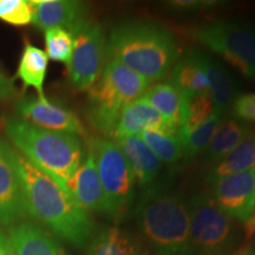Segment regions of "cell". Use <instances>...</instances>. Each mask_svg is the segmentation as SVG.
<instances>
[{
	"instance_id": "cell-7",
	"label": "cell",
	"mask_w": 255,
	"mask_h": 255,
	"mask_svg": "<svg viewBox=\"0 0 255 255\" xmlns=\"http://www.w3.org/2000/svg\"><path fill=\"white\" fill-rule=\"evenodd\" d=\"M188 210L190 218L189 253L227 254L238 239L234 220L223 213L207 193H199L191 197Z\"/></svg>"
},
{
	"instance_id": "cell-18",
	"label": "cell",
	"mask_w": 255,
	"mask_h": 255,
	"mask_svg": "<svg viewBox=\"0 0 255 255\" xmlns=\"http://www.w3.org/2000/svg\"><path fill=\"white\" fill-rule=\"evenodd\" d=\"M169 83L173 84L183 97L209 95V83L202 62V52L190 50L183 58L178 59L171 69Z\"/></svg>"
},
{
	"instance_id": "cell-36",
	"label": "cell",
	"mask_w": 255,
	"mask_h": 255,
	"mask_svg": "<svg viewBox=\"0 0 255 255\" xmlns=\"http://www.w3.org/2000/svg\"><path fill=\"white\" fill-rule=\"evenodd\" d=\"M253 181H254V191H255V167L253 168Z\"/></svg>"
},
{
	"instance_id": "cell-9",
	"label": "cell",
	"mask_w": 255,
	"mask_h": 255,
	"mask_svg": "<svg viewBox=\"0 0 255 255\" xmlns=\"http://www.w3.org/2000/svg\"><path fill=\"white\" fill-rule=\"evenodd\" d=\"M75 46L68 65L69 81L79 91H89L101 77L108 59L104 27L90 19L72 33Z\"/></svg>"
},
{
	"instance_id": "cell-6",
	"label": "cell",
	"mask_w": 255,
	"mask_h": 255,
	"mask_svg": "<svg viewBox=\"0 0 255 255\" xmlns=\"http://www.w3.org/2000/svg\"><path fill=\"white\" fill-rule=\"evenodd\" d=\"M191 39L218 53L245 77L255 81V25L215 20L187 30Z\"/></svg>"
},
{
	"instance_id": "cell-21",
	"label": "cell",
	"mask_w": 255,
	"mask_h": 255,
	"mask_svg": "<svg viewBox=\"0 0 255 255\" xmlns=\"http://www.w3.org/2000/svg\"><path fill=\"white\" fill-rule=\"evenodd\" d=\"M253 130L252 124L238 119H223L206 149V159L215 164L234 150Z\"/></svg>"
},
{
	"instance_id": "cell-35",
	"label": "cell",
	"mask_w": 255,
	"mask_h": 255,
	"mask_svg": "<svg viewBox=\"0 0 255 255\" xmlns=\"http://www.w3.org/2000/svg\"><path fill=\"white\" fill-rule=\"evenodd\" d=\"M229 255H255V251L251 244H246Z\"/></svg>"
},
{
	"instance_id": "cell-11",
	"label": "cell",
	"mask_w": 255,
	"mask_h": 255,
	"mask_svg": "<svg viewBox=\"0 0 255 255\" xmlns=\"http://www.w3.org/2000/svg\"><path fill=\"white\" fill-rule=\"evenodd\" d=\"M19 117L33 126L76 136H87V130L82 121L73 111L57 102L43 97H25L18 101Z\"/></svg>"
},
{
	"instance_id": "cell-32",
	"label": "cell",
	"mask_w": 255,
	"mask_h": 255,
	"mask_svg": "<svg viewBox=\"0 0 255 255\" xmlns=\"http://www.w3.org/2000/svg\"><path fill=\"white\" fill-rule=\"evenodd\" d=\"M15 96L14 82L0 70V102L12 100Z\"/></svg>"
},
{
	"instance_id": "cell-22",
	"label": "cell",
	"mask_w": 255,
	"mask_h": 255,
	"mask_svg": "<svg viewBox=\"0 0 255 255\" xmlns=\"http://www.w3.org/2000/svg\"><path fill=\"white\" fill-rule=\"evenodd\" d=\"M143 100L157 111L168 124L181 129L184 108V97L170 83H156L148 89Z\"/></svg>"
},
{
	"instance_id": "cell-14",
	"label": "cell",
	"mask_w": 255,
	"mask_h": 255,
	"mask_svg": "<svg viewBox=\"0 0 255 255\" xmlns=\"http://www.w3.org/2000/svg\"><path fill=\"white\" fill-rule=\"evenodd\" d=\"M25 216L20 177L7 152V142L0 139V225L11 227Z\"/></svg>"
},
{
	"instance_id": "cell-10",
	"label": "cell",
	"mask_w": 255,
	"mask_h": 255,
	"mask_svg": "<svg viewBox=\"0 0 255 255\" xmlns=\"http://www.w3.org/2000/svg\"><path fill=\"white\" fill-rule=\"evenodd\" d=\"M210 196L229 218L245 222L255 209L253 169L209 181Z\"/></svg>"
},
{
	"instance_id": "cell-33",
	"label": "cell",
	"mask_w": 255,
	"mask_h": 255,
	"mask_svg": "<svg viewBox=\"0 0 255 255\" xmlns=\"http://www.w3.org/2000/svg\"><path fill=\"white\" fill-rule=\"evenodd\" d=\"M0 255H15L11 239L2 229H0Z\"/></svg>"
},
{
	"instance_id": "cell-16",
	"label": "cell",
	"mask_w": 255,
	"mask_h": 255,
	"mask_svg": "<svg viewBox=\"0 0 255 255\" xmlns=\"http://www.w3.org/2000/svg\"><path fill=\"white\" fill-rule=\"evenodd\" d=\"M149 130L180 132V130L168 124L167 121L143 98H139L128 104L122 110L115 129L113 141L126 137L139 136Z\"/></svg>"
},
{
	"instance_id": "cell-31",
	"label": "cell",
	"mask_w": 255,
	"mask_h": 255,
	"mask_svg": "<svg viewBox=\"0 0 255 255\" xmlns=\"http://www.w3.org/2000/svg\"><path fill=\"white\" fill-rule=\"evenodd\" d=\"M234 119L246 123H255V94L239 95L232 105Z\"/></svg>"
},
{
	"instance_id": "cell-3",
	"label": "cell",
	"mask_w": 255,
	"mask_h": 255,
	"mask_svg": "<svg viewBox=\"0 0 255 255\" xmlns=\"http://www.w3.org/2000/svg\"><path fill=\"white\" fill-rule=\"evenodd\" d=\"M6 136L31 163L63 186L75 174L87 151L78 136L43 129L20 117H9Z\"/></svg>"
},
{
	"instance_id": "cell-12",
	"label": "cell",
	"mask_w": 255,
	"mask_h": 255,
	"mask_svg": "<svg viewBox=\"0 0 255 255\" xmlns=\"http://www.w3.org/2000/svg\"><path fill=\"white\" fill-rule=\"evenodd\" d=\"M63 187L87 212L116 216L101 184L94 157L88 150L81 165Z\"/></svg>"
},
{
	"instance_id": "cell-8",
	"label": "cell",
	"mask_w": 255,
	"mask_h": 255,
	"mask_svg": "<svg viewBox=\"0 0 255 255\" xmlns=\"http://www.w3.org/2000/svg\"><path fill=\"white\" fill-rule=\"evenodd\" d=\"M88 151L94 157L101 184L117 216L131 205L135 197L136 180L131 168L113 139L88 137Z\"/></svg>"
},
{
	"instance_id": "cell-26",
	"label": "cell",
	"mask_w": 255,
	"mask_h": 255,
	"mask_svg": "<svg viewBox=\"0 0 255 255\" xmlns=\"http://www.w3.org/2000/svg\"><path fill=\"white\" fill-rule=\"evenodd\" d=\"M215 107L209 95L184 97V108L180 137L189 133L206 123L215 114Z\"/></svg>"
},
{
	"instance_id": "cell-24",
	"label": "cell",
	"mask_w": 255,
	"mask_h": 255,
	"mask_svg": "<svg viewBox=\"0 0 255 255\" xmlns=\"http://www.w3.org/2000/svg\"><path fill=\"white\" fill-rule=\"evenodd\" d=\"M255 167V129L239 144L234 150L223 157L218 163L213 164L208 181L226 176V175L245 173Z\"/></svg>"
},
{
	"instance_id": "cell-15",
	"label": "cell",
	"mask_w": 255,
	"mask_h": 255,
	"mask_svg": "<svg viewBox=\"0 0 255 255\" xmlns=\"http://www.w3.org/2000/svg\"><path fill=\"white\" fill-rule=\"evenodd\" d=\"M15 255H70L52 233L34 222L19 221L8 228Z\"/></svg>"
},
{
	"instance_id": "cell-34",
	"label": "cell",
	"mask_w": 255,
	"mask_h": 255,
	"mask_svg": "<svg viewBox=\"0 0 255 255\" xmlns=\"http://www.w3.org/2000/svg\"><path fill=\"white\" fill-rule=\"evenodd\" d=\"M242 223H244V233H245V238H246V240H250V239L254 238L255 237V209L251 214L250 218Z\"/></svg>"
},
{
	"instance_id": "cell-5",
	"label": "cell",
	"mask_w": 255,
	"mask_h": 255,
	"mask_svg": "<svg viewBox=\"0 0 255 255\" xmlns=\"http://www.w3.org/2000/svg\"><path fill=\"white\" fill-rule=\"evenodd\" d=\"M150 83L123 65L109 59L101 77L88 91L85 116L102 137L113 139L120 115L128 104L142 98Z\"/></svg>"
},
{
	"instance_id": "cell-23",
	"label": "cell",
	"mask_w": 255,
	"mask_h": 255,
	"mask_svg": "<svg viewBox=\"0 0 255 255\" xmlns=\"http://www.w3.org/2000/svg\"><path fill=\"white\" fill-rule=\"evenodd\" d=\"M47 68H49V57L45 51L27 41L24 46L17 69V77L23 83L24 88L36 89L39 97L45 96L44 81L46 77Z\"/></svg>"
},
{
	"instance_id": "cell-2",
	"label": "cell",
	"mask_w": 255,
	"mask_h": 255,
	"mask_svg": "<svg viewBox=\"0 0 255 255\" xmlns=\"http://www.w3.org/2000/svg\"><path fill=\"white\" fill-rule=\"evenodd\" d=\"M108 58L120 60L149 83L167 77L180 59L173 32L157 23L132 19L115 25L108 38Z\"/></svg>"
},
{
	"instance_id": "cell-27",
	"label": "cell",
	"mask_w": 255,
	"mask_h": 255,
	"mask_svg": "<svg viewBox=\"0 0 255 255\" xmlns=\"http://www.w3.org/2000/svg\"><path fill=\"white\" fill-rule=\"evenodd\" d=\"M222 121V115L219 111H215V114L206 123H203L202 126L197 128L194 131L181 137L183 148V157L190 159L199 155L200 152L206 151L210 141H212L213 136H214L216 129H218Z\"/></svg>"
},
{
	"instance_id": "cell-25",
	"label": "cell",
	"mask_w": 255,
	"mask_h": 255,
	"mask_svg": "<svg viewBox=\"0 0 255 255\" xmlns=\"http://www.w3.org/2000/svg\"><path fill=\"white\" fill-rule=\"evenodd\" d=\"M161 163L174 164L183 158L182 141L180 132L149 130L139 135Z\"/></svg>"
},
{
	"instance_id": "cell-4",
	"label": "cell",
	"mask_w": 255,
	"mask_h": 255,
	"mask_svg": "<svg viewBox=\"0 0 255 255\" xmlns=\"http://www.w3.org/2000/svg\"><path fill=\"white\" fill-rule=\"evenodd\" d=\"M139 234L157 255H187L190 252L188 206L176 194L158 186L145 189L136 208Z\"/></svg>"
},
{
	"instance_id": "cell-28",
	"label": "cell",
	"mask_w": 255,
	"mask_h": 255,
	"mask_svg": "<svg viewBox=\"0 0 255 255\" xmlns=\"http://www.w3.org/2000/svg\"><path fill=\"white\" fill-rule=\"evenodd\" d=\"M44 38L46 47L45 52L49 59L63 63L68 66L75 46V38L72 34L63 28L55 27L46 30Z\"/></svg>"
},
{
	"instance_id": "cell-30",
	"label": "cell",
	"mask_w": 255,
	"mask_h": 255,
	"mask_svg": "<svg viewBox=\"0 0 255 255\" xmlns=\"http://www.w3.org/2000/svg\"><path fill=\"white\" fill-rule=\"evenodd\" d=\"M221 4V1H215V0H174V1H165L164 6L169 11L176 13H193V12L219 7Z\"/></svg>"
},
{
	"instance_id": "cell-29",
	"label": "cell",
	"mask_w": 255,
	"mask_h": 255,
	"mask_svg": "<svg viewBox=\"0 0 255 255\" xmlns=\"http://www.w3.org/2000/svg\"><path fill=\"white\" fill-rule=\"evenodd\" d=\"M0 20L25 26L33 20V6L28 0H0Z\"/></svg>"
},
{
	"instance_id": "cell-13",
	"label": "cell",
	"mask_w": 255,
	"mask_h": 255,
	"mask_svg": "<svg viewBox=\"0 0 255 255\" xmlns=\"http://www.w3.org/2000/svg\"><path fill=\"white\" fill-rule=\"evenodd\" d=\"M32 24L45 32L59 27L73 33L89 20L88 5L76 0H33Z\"/></svg>"
},
{
	"instance_id": "cell-17",
	"label": "cell",
	"mask_w": 255,
	"mask_h": 255,
	"mask_svg": "<svg viewBox=\"0 0 255 255\" xmlns=\"http://www.w3.org/2000/svg\"><path fill=\"white\" fill-rule=\"evenodd\" d=\"M115 143L120 146L123 155L126 156L136 182L142 187L152 186L158 177L162 163L150 148L142 141L141 137H126L117 139Z\"/></svg>"
},
{
	"instance_id": "cell-1",
	"label": "cell",
	"mask_w": 255,
	"mask_h": 255,
	"mask_svg": "<svg viewBox=\"0 0 255 255\" xmlns=\"http://www.w3.org/2000/svg\"><path fill=\"white\" fill-rule=\"evenodd\" d=\"M7 152L20 177L26 215L73 246H84L94 231V223L87 210L65 188L8 143Z\"/></svg>"
},
{
	"instance_id": "cell-19",
	"label": "cell",
	"mask_w": 255,
	"mask_h": 255,
	"mask_svg": "<svg viewBox=\"0 0 255 255\" xmlns=\"http://www.w3.org/2000/svg\"><path fill=\"white\" fill-rule=\"evenodd\" d=\"M202 62L208 77L210 98L216 111L225 116L239 96L237 81L221 63L205 52H202Z\"/></svg>"
},
{
	"instance_id": "cell-20",
	"label": "cell",
	"mask_w": 255,
	"mask_h": 255,
	"mask_svg": "<svg viewBox=\"0 0 255 255\" xmlns=\"http://www.w3.org/2000/svg\"><path fill=\"white\" fill-rule=\"evenodd\" d=\"M88 255H146L142 244L129 232L111 226L91 239Z\"/></svg>"
}]
</instances>
